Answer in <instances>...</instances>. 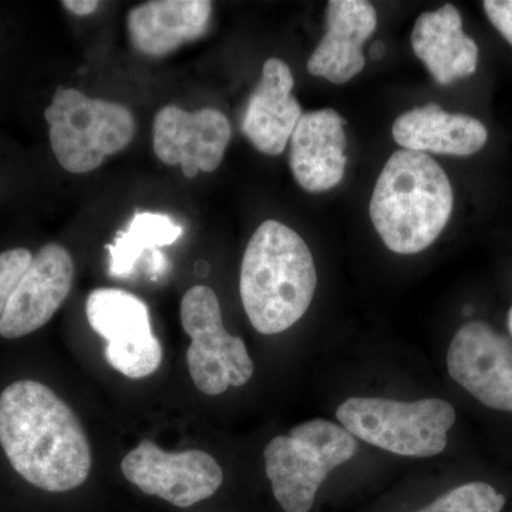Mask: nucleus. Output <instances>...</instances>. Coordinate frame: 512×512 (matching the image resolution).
Instances as JSON below:
<instances>
[{
	"label": "nucleus",
	"instance_id": "18",
	"mask_svg": "<svg viewBox=\"0 0 512 512\" xmlns=\"http://www.w3.org/2000/svg\"><path fill=\"white\" fill-rule=\"evenodd\" d=\"M412 47L437 83L447 86L476 73L478 46L463 30L456 6L426 12L414 23Z\"/></svg>",
	"mask_w": 512,
	"mask_h": 512
},
{
	"label": "nucleus",
	"instance_id": "25",
	"mask_svg": "<svg viewBox=\"0 0 512 512\" xmlns=\"http://www.w3.org/2000/svg\"><path fill=\"white\" fill-rule=\"evenodd\" d=\"M508 329H510V333L512 336V306L510 309V313H508Z\"/></svg>",
	"mask_w": 512,
	"mask_h": 512
},
{
	"label": "nucleus",
	"instance_id": "22",
	"mask_svg": "<svg viewBox=\"0 0 512 512\" xmlns=\"http://www.w3.org/2000/svg\"><path fill=\"white\" fill-rule=\"evenodd\" d=\"M483 8L494 28L512 46V0H485Z\"/></svg>",
	"mask_w": 512,
	"mask_h": 512
},
{
	"label": "nucleus",
	"instance_id": "5",
	"mask_svg": "<svg viewBox=\"0 0 512 512\" xmlns=\"http://www.w3.org/2000/svg\"><path fill=\"white\" fill-rule=\"evenodd\" d=\"M45 119L57 161L73 174L97 170L107 157L124 150L136 134V120L126 106L66 87L57 89Z\"/></svg>",
	"mask_w": 512,
	"mask_h": 512
},
{
	"label": "nucleus",
	"instance_id": "7",
	"mask_svg": "<svg viewBox=\"0 0 512 512\" xmlns=\"http://www.w3.org/2000/svg\"><path fill=\"white\" fill-rule=\"evenodd\" d=\"M181 325L190 336L187 365L201 393L217 396L229 386L241 387L254 375L247 345L229 335L222 322L217 293L210 286H192L181 301Z\"/></svg>",
	"mask_w": 512,
	"mask_h": 512
},
{
	"label": "nucleus",
	"instance_id": "20",
	"mask_svg": "<svg viewBox=\"0 0 512 512\" xmlns=\"http://www.w3.org/2000/svg\"><path fill=\"white\" fill-rule=\"evenodd\" d=\"M504 505V495L497 493L493 485L474 481L453 488L416 512H501Z\"/></svg>",
	"mask_w": 512,
	"mask_h": 512
},
{
	"label": "nucleus",
	"instance_id": "10",
	"mask_svg": "<svg viewBox=\"0 0 512 512\" xmlns=\"http://www.w3.org/2000/svg\"><path fill=\"white\" fill-rule=\"evenodd\" d=\"M451 379L490 409L512 412V345L484 322L458 330L447 353Z\"/></svg>",
	"mask_w": 512,
	"mask_h": 512
},
{
	"label": "nucleus",
	"instance_id": "16",
	"mask_svg": "<svg viewBox=\"0 0 512 512\" xmlns=\"http://www.w3.org/2000/svg\"><path fill=\"white\" fill-rule=\"evenodd\" d=\"M212 15L208 0H153L128 12L131 45L141 55L164 57L207 32Z\"/></svg>",
	"mask_w": 512,
	"mask_h": 512
},
{
	"label": "nucleus",
	"instance_id": "4",
	"mask_svg": "<svg viewBox=\"0 0 512 512\" xmlns=\"http://www.w3.org/2000/svg\"><path fill=\"white\" fill-rule=\"evenodd\" d=\"M357 441L345 427L325 419L305 421L265 447L266 476L285 512H309L330 471L355 456Z\"/></svg>",
	"mask_w": 512,
	"mask_h": 512
},
{
	"label": "nucleus",
	"instance_id": "6",
	"mask_svg": "<svg viewBox=\"0 0 512 512\" xmlns=\"http://www.w3.org/2000/svg\"><path fill=\"white\" fill-rule=\"evenodd\" d=\"M336 417L357 439L407 457H433L447 446L456 410L446 400L403 403L380 397H350Z\"/></svg>",
	"mask_w": 512,
	"mask_h": 512
},
{
	"label": "nucleus",
	"instance_id": "8",
	"mask_svg": "<svg viewBox=\"0 0 512 512\" xmlns=\"http://www.w3.org/2000/svg\"><path fill=\"white\" fill-rule=\"evenodd\" d=\"M86 315L94 332L106 340L104 356L113 369L130 379L157 372L163 348L140 298L124 289H94L87 298Z\"/></svg>",
	"mask_w": 512,
	"mask_h": 512
},
{
	"label": "nucleus",
	"instance_id": "11",
	"mask_svg": "<svg viewBox=\"0 0 512 512\" xmlns=\"http://www.w3.org/2000/svg\"><path fill=\"white\" fill-rule=\"evenodd\" d=\"M232 130L227 116L217 109L185 111L165 106L153 126L154 153L161 163L180 165L187 178L200 171L214 173L224 160Z\"/></svg>",
	"mask_w": 512,
	"mask_h": 512
},
{
	"label": "nucleus",
	"instance_id": "13",
	"mask_svg": "<svg viewBox=\"0 0 512 512\" xmlns=\"http://www.w3.org/2000/svg\"><path fill=\"white\" fill-rule=\"evenodd\" d=\"M345 119L333 109L302 114L293 130L289 164L296 183L318 194L332 190L345 175L348 146Z\"/></svg>",
	"mask_w": 512,
	"mask_h": 512
},
{
	"label": "nucleus",
	"instance_id": "17",
	"mask_svg": "<svg viewBox=\"0 0 512 512\" xmlns=\"http://www.w3.org/2000/svg\"><path fill=\"white\" fill-rule=\"evenodd\" d=\"M392 133L403 150L456 157L473 156L488 140L487 128L476 117L447 113L436 103L397 117Z\"/></svg>",
	"mask_w": 512,
	"mask_h": 512
},
{
	"label": "nucleus",
	"instance_id": "12",
	"mask_svg": "<svg viewBox=\"0 0 512 512\" xmlns=\"http://www.w3.org/2000/svg\"><path fill=\"white\" fill-rule=\"evenodd\" d=\"M74 262L60 244L40 249L10 296L0 318V336L19 339L43 328L72 291Z\"/></svg>",
	"mask_w": 512,
	"mask_h": 512
},
{
	"label": "nucleus",
	"instance_id": "23",
	"mask_svg": "<svg viewBox=\"0 0 512 512\" xmlns=\"http://www.w3.org/2000/svg\"><path fill=\"white\" fill-rule=\"evenodd\" d=\"M62 5L76 16H90L100 8L97 0H64Z\"/></svg>",
	"mask_w": 512,
	"mask_h": 512
},
{
	"label": "nucleus",
	"instance_id": "15",
	"mask_svg": "<svg viewBox=\"0 0 512 512\" xmlns=\"http://www.w3.org/2000/svg\"><path fill=\"white\" fill-rule=\"evenodd\" d=\"M293 86L295 80L288 64L268 59L262 67L261 82L249 97L242 133L256 150L268 156L284 153L301 120L302 107L292 94Z\"/></svg>",
	"mask_w": 512,
	"mask_h": 512
},
{
	"label": "nucleus",
	"instance_id": "14",
	"mask_svg": "<svg viewBox=\"0 0 512 512\" xmlns=\"http://www.w3.org/2000/svg\"><path fill=\"white\" fill-rule=\"evenodd\" d=\"M377 13L366 0H332L326 9V33L308 60V72L333 84H345L365 69L363 46L375 33Z\"/></svg>",
	"mask_w": 512,
	"mask_h": 512
},
{
	"label": "nucleus",
	"instance_id": "1",
	"mask_svg": "<svg viewBox=\"0 0 512 512\" xmlns=\"http://www.w3.org/2000/svg\"><path fill=\"white\" fill-rule=\"evenodd\" d=\"M0 446L20 477L49 493L80 487L92 471V447L76 414L36 380L0 394Z\"/></svg>",
	"mask_w": 512,
	"mask_h": 512
},
{
	"label": "nucleus",
	"instance_id": "21",
	"mask_svg": "<svg viewBox=\"0 0 512 512\" xmlns=\"http://www.w3.org/2000/svg\"><path fill=\"white\" fill-rule=\"evenodd\" d=\"M32 259V252L26 248H13L0 252V318Z\"/></svg>",
	"mask_w": 512,
	"mask_h": 512
},
{
	"label": "nucleus",
	"instance_id": "9",
	"mask_svg": "<svg viewBox=\"0 0 512 512\" xmlns=\"http://www.w3.org/2000/svg\"><path fill=\"white\" fill-rule=\"evenodd\" d=\"M121 471L143 493L187 508L220 490L224 471L202 450L168 453L151 440L141 441L121 461Z\"/></svg>",
	"mask_w": 512,
	"mask_h": 512
},
{
	"label": "nucleus",
	"instance_id": "2",
	"mask_svg": "<svg viewBox=\"0 0 512 512\" xmlns=\"http://www.w3.org/2000/svg\"><path fill=\"white\" fill-rule=\"evenodd\" d=\"M318 285L315 261L298 232L262 222L242 259L239 293L249 322L262 335H278L308 312Z\"/></svg>",
	"mask_w": 512,
	"mask_h": 512
},
{
	"label": "nucleus",
	"instance_id": "19",
	"mask_svg": "<svg viewBox=\"0 0 512 512\" xmlns=\"http://www.w3.org/2000/svg\"><path fill=\"white\" fill-rule=\"evenodd\" d=\"M183 235V227L175 224L173 218L160 212H137L130 225L120 232L113 244L107 245L110 254V275L114 278H130L137 265L151 256L150 271L154 276L167 269L164 255L158 248L174 244Z\"/></svg>",
	"mask_w": 512,
	"mask_h": 512
},
{
	"label": "nucleus",
	"instance_id": "24",
	"mask_svg": "<svg viewBox=\"0 0 512 512\" xmlns=\"http://www.w3.org/2000/svg\"><path fill=\"white\" fill-rule=\"evenodd\" d=\"M386 53V47H384L382 42L373 43L372 47H370V57L373 60H380Z\"/></svg>",
	"mask_w": 512,
	"mask_h": 512
},
{
	"label": "nucleus",
	"instance_id": "3",
	"mask_svg": "<svg viewBox=\"0 0 512 512\" xmlns=\"http://www.w3.org/2000/svg\"><path fill=\"white\" fill-rule=\"evenodd\" d=\"M453 207V187L439 163L429 154L402 148L379 175L370 218L390 251L413 255L440 237Z\"/></svg>",
	"mask_w": 512,
	"mask_h": 512
}]
</instances>
